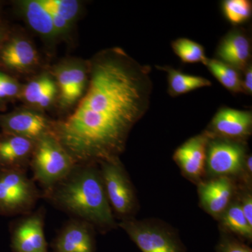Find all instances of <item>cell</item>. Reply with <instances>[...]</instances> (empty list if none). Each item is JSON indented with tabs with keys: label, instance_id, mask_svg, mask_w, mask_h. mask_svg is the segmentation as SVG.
I'll use <instances>...</instances> for the list:
<instances>
[{
	"label": "cell",
	"instance_id": "5bb4252c",
	"mask_svg": "<svg viewBox=\"0 0 252 252\" xmlns=\"http://www.w3.org/2000/svg\"><path fill=\"white\" fill-rule=\"evenodd\" d=\"M34 144V141L20 136L6 133L0 136V168L24 169Z\"/></svg>",
	"mask_w": 252,
	"mask_h": 252
},
{
	"label": "cell",
	"instance_id": "8992f818",
	"mask_svg": "<svg viewBox=\"0 0 252 252\" xmlns=\"http://www.w3.org/2000/svg\"><path fill=\"white\" fill-rule=\"evenodd\" d=\"M119 225L142 252H185L175 235L158 225L128 220Z\"/></svg>",
	"mask_w": 252,
	"mask_h": 252
},
{
	"label": "cell",
	"instance_id": "d4e9b609",
	"mask_svg": "<svg viewBox=\"0 0 252 252\" xmlns=\"http://www.w3.org/2000/svg\"><path fill=\"white\" fill-rule=\"evenodd\" d=\"M52 81L51 78L45 75L30 82L25 88L23 92L26 100L29 103L35 104L41 94Z\"/></svg>",
	"mask_w": 252,
	"mask_h": 252
},
{
	"label": "cell",
	"instance_id": "836d02e7",
	"mask_svg": "<svg viewBox=\"0 0 252 252\" xmlns=\"http://www.w3.org/2000/svg\"><path fill=\"white\" fill-rule=\"evenodd\" d=\"M3 38V33L2 32L0 31V41H1V39H2Z\"/></svg>",
	"mask_w": 252,
	"mask_h": 252
},
{
	"label": "cell",
	"instance_id": "ac0fdd59",
	"mask_svg": "<svg viewBox=\"0 0 252 252\" xmlns=\"http://www.w3.org/2000/svg\"><path fill=\"white\" fill-rule=\"evenodd\" d=\"M22 6L28 22L34 31L45 36L56 35L51 15L39 0L23 1Z\"/></svg>",
	"mask_w": 252,
	"mask_h": 252
},
{
	"label": "cell",
	"instance_id": "cb8c5ba5",
	"mask_svg": "<svg viewBox=\"0 0 252 252\" xmlns=\"http://www.w3.org/2000/svg\"><path fill=\"white\" fill-rule=\"evenodd\" d=\"M58 86L60 91V100L63 107H68L74 103L72 97V81L70 65H63L56 71Z\"/></svg>",
	"mask_w": 252,
	"mask_h": 252
},
{
	"label": "cell",
	"instance_id": "4316f807",
	"mask_svg": "<svg viewBox=\"0 0 252 252\" xmlns=\"http://www.w3.org/2000/svg\"><path fill=\"white\" fill-rule=\"evenodd\" d=\"M19 84L13 78L0 72V101L12 98L19 94Z\"/></svg>",
	"mask_w": 252,
	"mask_h": 252
},
{
	"label": "cell",
	"instance_id": "7c38bea8",
	"mask_svg": "<svg viewBox=\"0 0 252 252\" xmlns=\"http://www.w3.org/2000/svg\"><path fill=\"white\" fill-rule=\"evenodd\" d=\"M217 59L237 70H245L252 57L250 37L243 30H232L220 40L217 46Z\"/></svg>",
	"mask_w": 252,
	"mask_h": 252
},
{
	"label": "cell",
	"instance_id": "9a60e30c",
	"mask_svg": "<svg viewBox=\"0 0 252 252\" xmlns=\"http://www.w3.org/2000/svg\"><path fill=\"white\" fill-rule=\"evenodd\" d=\"M198 191L205 210L214 216H218L228 206L233 193V184L228 177H220L200 185Z\"/></svg>",
	"mask_w": 252,
	"mask_h": 252
},
{
	"label": "cell",
	"instance_id": "5b68a950",
	"mask_svg": "<svg viewBox=\"0 0 252 252\" xmlns=\"http://www.w3.org/2000/svg\"><path fill=\"white\" fill-rule=\"evenodd\" d=\"M100 174L111 207L121 216H127L135 205V193L119 159L102 162Z\"/></svg>",
	"mask_w": 252,
	"mask_h": 252
},
{
	"label": "cell",
	"instance_id": "f546056e",
	"mask_svg": "<svg viewBox=\"0 0 252 252\" xmlns=\"http://www.w3.org/2000/svg\"><path fill=\"white\" fill-rule=\"evenodd\" d=\"M49 12L50 15H51V19H52L53 25H54L56 35L62 34L63 33L65 32L69 29L70 23L68 22V21L64 20V18L61 17V16H58L55 13L51 12V11H49Z\"/></svg>",
	"mask_w": 252,
	"mask_h": 252
},
{
	"label": "cell",
	"instance_id": "d6986e66",
	"mask_svg": "<svg viewBox=\"0 0 252 252\" xmlns=\"http://www.w3.org/2000/svg\"><path fill=\"white\" fill-rule=\"evenodd\" d=\"M204 65L227 90L233 94L243 93L242 77L237 69L217 59L207 58Z\"/></svg>",
	"mask_w": 252,
	"mask_h": 252
},
{
	"label": "cell",
	"instance_id": "30bf717a",
	"mask_svg": "<svg viewBox=\"0 0 252 252\" xmlns=\"http://www.w3.org/2000/svg\"><path fill=\"white\" fill-rule=\"evenodd\" d=\"M51 126L44 116L32 111H17L0 115V126L4 133L26 137L34 142L50 133Z\"/></svg>",
	"mask_w": 252,
	"mask_h": 252
},
{
	"label": "cell",
	"instance_id": "3957f363",
	"mask_svg": "<svg viewBox=\"0 0 252 252\" xmlns=\"http://www.w3.org/2000/svg\"><path fill=\"white\" fill-rule=\"evenodd\" d=\"M32 155L33 178L46 190L64 180L77 165L51 133L36 141Z\"/></svg>",
	"mask_w": 252,
	"mask_h": 252
},
{
	"label": "cell",
	"instance_id": "1f68e13d",
	"mask_svg": "<svg viewBox=\"0 0 252 252\" xmlns=\"http://www.w3.org/2000/svg\"><path fill=\"white\" fill-rule=\"evenodd\" d=\"M242 210L245 218L248 220L249 224L252 226V195L248 194L243 199V203L240 204Z\"/></svg>",
	"mask_w": 252,
	"mask_h": 252
},
{
	"label": "cell",
	"instance_id": "2e32d148",
	"mask_svg": "<svg viewBox=\"0 0 252 252\" xmlns=\"http://www.w3.org/2000/svg\"><path fill=\"white\" fill-rule=\"evenodd\" d=\"M37 53L26 39H11L0 51V61L6 67L16 70H25L37 62Z\"/></svg>",
	"mask_w": 252,
	"mask_h": 252
},
{
	"label": "cell",
	"instance_id": "d6a6232c",
	"mask_svg": "<svg viewBox=\"0 0 252 252\" xmlns=\"http://www.w3.org/2000/svg\"><path fill=\"white\" fill-rule=\"evenodd\" d=\"M245 166H246L247 169H248V172L252 173V156H249L247 158H245Z\"/></svg>",
	"mask_w": 252,
	"mask_h": 252
},
{
	"label": "cell",
	"instance_id": "277c9868",
	"mask_svg": "<svg viewBox=\"0 0 252 252\" xmlns=\"http://www.w3.org/2000/svg\"><path fill=\"white\" fill-rule=\"evenodd\" d=\"M39 198L34 182L24 169L0 168V215L27 213Z\"/></svg>",
	"mask_w": 252,
	"mask_h": 252
},
{
	"label": "cell",
	"instance_id": "9c48e42d",
	"mask_svg": "<svg viewBox=\"0 0 252 252\" xmlns=\"http://www.w3.org/2000/svg\"><path fill=\"white\" fill-rule=\"evenodd\" d=\"M44 215L39 211L18 221L11 233L14 252H48L44 231Z\"/></svg>",
	"mask_w": 252,
	"mask_h": 252
},
{
	"label": "cell",
	"instance_id": "7a4b0ae2",
	"mask_svg": "<svg viewBox=\"0 0 252 252\" xmlns=\"http://www.w3.org/2000/svg\"><path fill=\"white\" fill-rule=\"evenodd\" d=\"M45 194L55 205L78 220L104 229L115 225L100 171L94 164L76 165Z\"/></svg>",
	"mask_w": 252,
	"mask_h": 252
},
{
	"label": "cell",
	"instance_id": "4fadbf2b",
	"mask_svg": "<svg viewBox=\"0 0 252 252\" xmlns=\"http://www.w3.org/2000/svg\"><path fill=\"white\" fill-rule=\"evenodd\" d=\"M212 138L207 131L191 138L176 149L174 160L189 177L198 178L203 175L206 162L207 144Z\"/></svg>",
	"mask_w": 252,
	"mask_h": 252
},
{
	"label": "cell",
	"instance_id": "484cf974",
	"mask_svg": "<svg viewBox=\"0 0 252 252\" xmlns=\"http://www.w3.org/2000/svg\"><path fill=\"white\" fill-rule=\"evenodd\" d=\"M71 81H72V97L75 102L84 94L87 83V74L85 68L80 64L70 65Z\"/></svg>",
	"mask_w": 252,
	"mask_h": 252
},
{
	"label": "cell",
	"instance_id": "6da1fadb",
	"mask_svg": "<svg viewBox=\"0 0 252 252\" xmlns=\"http://www.w3.org/2000/svg\"><path fill=\"white\" fill-rule=\"evenodd\" d=\"M152 69L121 48L104 50L92 60L85 95L51 134L76 165L119 158L133 126L150 104Z\"/></svg>",
	"mask_w": 252,
	"mask_h": 252
},
{
	"label": "cell",
	"instance_id": "8fae6325",
	"mask_svg": "<svg viewBox=\"0 0 252 252\" xmlns=\"http://www.w3.org/2000/svg\"><path fill=\"white\" fill-rule=\"evenodd\" d=\"M54 252H95L91 225L80 220L68 222L54 239Z\"/></svg>",
	"mask_w": 252,
	"mask_h": 252
},
{
	"label": "cell",
	"instance_id": "ba28073f",
	"mask_svg": "<svg viewBox=\"0 0 252 252\" xmlns=\"http://www.w3.org/2000/svg\"><path fill=\"white\" fill-rule=\"evenodd\" d=\"M252 127V111L222 107L215 114L207 132L212 138L218 137L237 142L250 135Z\"/></svg>",
	"mask_w": 252,
	"mask_h": 252
},
{
	"label": "cell",
	"instance_id": "603a6c76",
	"mask_svg": "<svg viewBox=\"0 0 252 252\" xmlns=\"http://www.w3.org/2000/svg\"><path fill=\"white\" fill-rule=\"evenodd\" d=\"M49 11L55 13L70 23L77 16L79 4L74 0H39Z\"/></svg>",
	"mask_w": 252,
	"mask_h": 252
},
{
	"label": "cell",
	"instance_id": "52a82bcc",
	"mask_svg": "<svg viewBox=\"0 0 252 252\" xmlns=\"http://www.w3.org/2000/svg\"><path fill=\"white\" fill-rule=\"evenodd\" d=\"M245 160V147L238 142L211 138L207 144V168L212 175L226 177L238 174Z\"/></svg>",
	"mask_w": 252,
	"mask_h": 252
},
{
	"label": "cell",
	"instance_id": "ffe728a7",
	"mask_svg": "<svg viewBox=\"0 0 252 252\" xmlns=\"http://www.w3.org/2000/svg\"><path fill=\"white\" fill-rule=\"evenodd\" d=\"M172 49L176 56L185 63H201L204 64L207 57L205 48L196 41L187 38H179L172 41Z\"/></svg>",
	"mask_w": 252,
	"mask_h": 252
},
{
	"label": "cell",
	"instance_id": "7402d4cb",
	"mask_svg": "<svg viewBox=\"0 0 252 252\" xmlns=\"http://www.w3.org/2000/svg\"><path fill=\"white\" fill-rule=\"evenodd\" d=\"M221 6L225 18L234 26L243 24L251 18L252 4L250 0H225Z\"/></svg>",
	"mask_w": 252,
	"mask_h": 252
},
{
	"label": "cell",
	"instance_id": "4dcf8cb0",
	"mask_svg": "<svg viewBox=\"0 0 252 252\" xmlns=\"http://www.w3.org/2000/svg\"><path fill=\"white\" fill-rule=\"evenodd\" d=\"M245 76L243 81V94H252V66L251 64H249L246 69H245Z\"/></svg>",
	"mask_w": 252,
	"mask_h": 252
},
{
	"label": "cell",
	"instance_id": "f1b7e54d",
	"mask_svg": "<svg viewBox=\"0 0 252 252\" xmlns=\"http://www.w3.org/2000/svg\"><path fill=\"white\" fill-rule=\"evenodd\" d=\"M57 86L54 81L49 84V86L46 88L45 91L41 94L39 98L36 101L35 105L38 106L41 108H46L49 107L50 104L52 103L53 101L56 97L57 94Z\"/></svg>",
	"mask_w": 252,
	"mask_h": 252
},
{
	"label": "cell",
	"instance_id": "83f0119b",
	"mask_svg": "<svg viewBox=\"0 0 252 252\" xmlns=\"http://www.w3.org/2000/svg\"><path fill=\"white\" fill-rule=\"evenodd\" d=\"M217 252H252V249L245 244L233 240L224 238L220 240L217 248Z\"/></svg>",
	"mask_w": 252,
	"mask_h": 252
},
{
	"label": "cell",
	"instance_id": "44dd1931",
	"mask_svg": "<svg viewBox=\"0 0 252 252\" xmlns=\"http://www.w3.org/2000/svg\"><path fill=\"white\" fill-rule=\"evenodd\" d=\"M223 214L222 223L227 229L242 238L252 240V226L245 218L240 204L231 205Z\"/></svg>",
	"mask_w": 252,
	"mask_h": 252
},
{
	"label": "cell",
	"instance_id": "e0dca14e",
	"mask_svg": "<svg viewBox=\"0 0 252 252\" xmlns=\"http://www.w3.org/2000/svg\"><path fill=\"white\" fill-rule=\"evenodd\" d=\"M157 67L159 70L167 72V91L172 97H177L212 85L211 81L206 78L186 74L170 66H157Z\"/></svg>",
	"mask_w": 252,
	"mask_h": 252
}]
</instances>
